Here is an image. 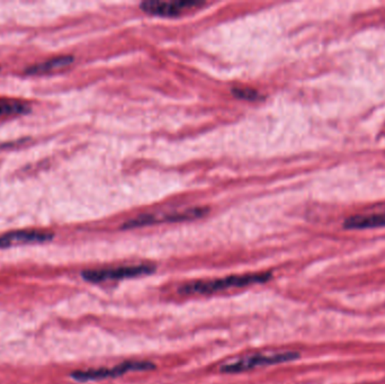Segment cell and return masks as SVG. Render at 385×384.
<instances>
[{
  "label": "cell",
  "mask_w": 385,
  "mask_h": 384,
  "mask_svg": "<svg viewBox=\"0 0 385 384\" xmlns=\"http://www.w3.org/2000/svg\"><path fill=\"white\" fill-rule=\"evenodd\" d=\"M272 279L270 273H252L244 275H231L223 279L199 281L186 284L181 289L185 294H213L231 289L246 288L254 284H263Z\"/></svg>",
  "instance_id": "6da1fadb"
},
{
  "label": "cell",
  "mask_w": 385,
  "mask_h": 384,
  "mask_svg": "<svg viewBox=\"0 0 385 384\" xmlns=\"http://www.w3.org/2000/svg\"><path fill=\"white\" fill-rule=\"evenodd\" d=\"M300 357V354L291 350H267L259 353L249 354L238 359H231L222 365L221 372L235 373L248 372L259 367L270 366L286 362L294 361Z\"/></svg>",
  "instance_id": "7a4b0ae2"
},
{
  "label": "cell",
  "mask_w": 385,
  "mask_h": 384,
  "mask_svg": "<svg viewBox=\"0 0 385 384\" xmlns=\"http://www.w3.org/2000/svg\"><path fill=\"white\" fill-rule=\"evenodd\" d=\"M156 270L152 265H126L119 267L98 268L82 272V279L91 283H103L117 279H134V277L150 275Z\"/></svg>",
  "instance_id": "3957f363"
},
{
  "label": "cell",
  "mask_w": 385,
  "mask_h": 384,
  "mask_svg": "<svg viewBox=\"0 0 385 384\" xmlns=\"http://www.w3.org/2000/svg\"><path fill=\"white\" fill-rule=\"evenodd\" d=\"M155 364L150 362L132 361L125 362L117 366L103 367V369H91V370L76 371L71 373V378L76 381H100L105 378H117V376H124L125 373L133 372V371H149L155 369Z\"/></svg>",
  "instance_id": "277c9868"
},
{
  "label": "cell",
  "mask_w": 385,
  "mask_h": 384,
  "mask_svg": "<svg viewBox=\"0 0 385 384\" xmlns=\"http://www.w3.org/2000/svg\"><path fill=\"white\" fill-rule=\"evenodd\" d=\"M209 213V208H195L185 210L183 212H174V213L164 214H143L136 216L134 219L129 220L123 225V229L140 228L145 225H155L162 223H181V221H190V220L200 219Z\"/></svg>",
  "instance_id": "5b68a950"
},
{
  "label": "cell",
  "mask_w": 385,
  "mask_h": 384,
  "mask_svg": "<svg viewBox=\"0 0 385 384\" xmlns=\"http://www.w3.org/2000/svg\"><path fill=\"white\" fill-rule=\"evenodd\" d=\"M202 1L178 0V1H145L140 5L142 12L162 18H177L181 15L203 6Z\"/></svg>",
  "instance_id": "8992f818"
},
{
  "label": "cell",
  "mask_w": 385,
  "mask_h": 384,
  "mask_svg": "<svg viewBox=\"0 0 385 384\" xmlns=\"http://www.w3.org/2000/svg\"><path fill=\"white\" fill-rule=\"evenodd\" d=\"M53 234L48 231L20 230L13 231L0 237V248L14 247V246L42 244L52 240Z\"/></svg>",
  "instance_id": "52a82bcc"
},
{
  "label": "cell",
  "mask_w": 385,
  "mask_h": 384,
  "mask_svg": "<svg viewBox=\"0 0 385 384\" xmlns=\"http://www.w3.org/2000/svg\"><path fill=\"white\" fill-rule=\"evenodd\" d=\"M346 229L363 230V229L383 228L385 227L384 213L371 214V216H351L344 223Z\"/></svg>",
  "instance_id": "ba28073f"
},
{
  "label": "cell",
  "mask_w": 385,
  "mask_h": 384,
  "mask_svg": "<svg viewBox=\"0 0 385 384\" xmlns=\"http://www.w3.org/2000/svg\"><path fill=\"white\" fill-rule=\"evenodd\" d=\"M74 62V58L70 55H63V57L53 58L46 62L37 63L35 66L30 67L26 70L27 74H35V76H42V74H53L56 72H60L63 69L70 66Z\"/></svg>",
  "instance_id": "9c48e42d"
},
{
  "label": "cell",
  "mask_w": 385,
  "mask_h": 384,
  "mask_svg": "<svg viewBox=\"0 0 385 384\" xmlns=\"http://www.w3.org/2000/svg\"><path fill=\"white\" fill-rule=\"evenodd\" d=\"M29 104L15 98H0V119L4 117H20L29 113Z\"/></svg>",
  "instance_id": "30bf717a"
},
{
  "label": "cell",
  "mask_w": 385,
  "mask_h": 384,
  "mask_svg": "<svg viewBox=\"0 0 385 384\" xmlns=\"http://www.w3.org/2000/svg\"><path fill=\"white\" fill-rule=\"evenodd\" d=\"M233 94L235 95L237 98L240 100H250V102H255V100H261L263 98L259 93L255 89L250 88H241V87H235L233 88Z\"/></svg>",
  "instance_id": "8fae6325"
}]
</instances>
